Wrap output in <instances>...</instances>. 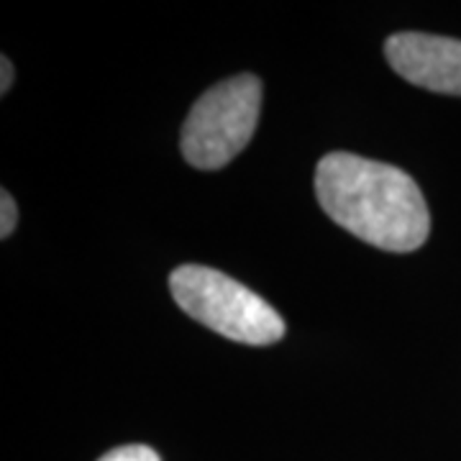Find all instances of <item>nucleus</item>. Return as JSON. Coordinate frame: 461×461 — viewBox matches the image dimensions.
I'll use <instances>...</instances> for the list:
<instances>
[{"instance_id": "f257e3e1", "label": "nucleus", "mask_w": 461, "mask_h": 461, "mask_svg": "<svg viewBox=\"0 0 461 461\" xmlns=\"http://www.w3.org/2000/svg\"><path fill=\"white\" fill-rule=\"evenodd\" d=\"M315 195L341 229L372 247L408 254L426 244L430 213L408 172L348 151H330L315 167Z\"/></svg>"}, {"instance_id": "f03ea898", "label": "nucleus", "mask_w": 461, "mask_h": 461, "mask_svg": "<svg viewBox=\"0 0 461 461\" xmlns=\"http://www.w3.org/2000/svg\"><path fill=\"white\" fill-rule=\"evenodd\" d=\"M169 290L185 313L230 341L269 346L285 336L282 315L264 297L218 269L182 264L169 275Z\"/></svg>"}, {"instance_id": "7ed1b4c3", "label": "nucleus", "mask_w": 461, "mask_h": 461, "mask_svg": "<svg viewBox=\"0 0 461 461\" xmlns=\"http://www.w3.org/2000/svg\"><path fill=\"white\" fill-rule=\"evenodd\" d=\"M262 83L254 75L223 80L190 108L180 147L195 169H221L241 154L259 123Z\"/></svg>"}, {"instance_id": "20e7f679", "label": "nucleus", "mask_w": 461, "mask_h": 461, "mask_svg": "<svg viewBox=\"0 0 461 461\" xmlns=\"http://www.w3.org/2000/svg\"><path fill=\"white\" fill-rule=\"evenodd\" d=\"M384 57L402 80L433 93L461 95L459 39L400 32L384 41Z\"/></svg>"}, {"instance_id": "39448f33", "label": "nucleus", "mask_w": 461, "mask_h": 461, "mask_svg": "<svg viewBox=\"0 0 461 461\" xmlns=\"http://www.w3.org/2000/svg\"><path fill=\"white\" fill-rule=\"evenodd\" d=\"M98 461H162V459H159V454H157L154 448H149V446H141V444H133V446H121V448H113V451H108L105 456H100Z\"/></svg>"}, {"instance_id": "423d86ee", "label": "nucleus", "mask_w": 461, "mask_h": 461, "mask_svg": "<svg viewBox=\"0 0 461 461\" xmlns=\"http://www.w3.org/2000/svg\"><path fill=\"white\" fill-rule=\"evenodd\" d=\"M3 198H0V239H8L14 229H16V221H18V208H16V200L11 193H0Z\"/></svg>"}, {"instance_id": "0eeeda50", "label": "nucleus", "mask_w": 461, "mask_h": 461, "mask_svg": "<svg viewBox=\"0 0 461 461\" xmlns=\"http://www.w3.org/2000/svg\"><path fill=\"white\" fill-rule=\"evenodd\" d=\"M0 67H3V75H0V93L5 95L8 93V87L14 83V65H11V59L8 57H3L0 59Z\"/></svg>"}]
</instances>
